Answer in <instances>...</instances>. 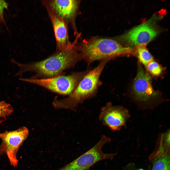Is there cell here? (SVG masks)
<instances>
[{
  "label": "cell",
  "instance_id": "cell-11",
  "mask_svg": "<svg viewBox=\"0 0 170 170\" xmlns=\"http://www.w3.org/2000/svg\"><path fill=\"white\" fill-rule=\"evenodd\" d=\"M53 26L56 46V51L64 49L71 43L69 42L68 25L62 20L48 14Z\"/></svg>",
  "mask_w": 170,
  "mask_h": 170
},
{
  "label": "cell",
  "instance_id": "cell-2",
  "mask_svg": "<svg viewBox=\"0 0 170 170\" xmlns=\"http://www.w3.org/2000/svg\"><path fill=\"white\" fill-rule=\"evenodd\" d=\"M109 60H103L96 67L86 74L68 97L61 100L55 99L53 104L55 107L74 110L79 104L94 96L100 85V75Z\"/></svg>",
  "mask_w": 170,
  "mask_h": 170
},
{
  "label": "cell",
  "instance_id": "cell-8",
  "mask_svg": "<svg viewBox=\"0 0 170 170\" xmlns=\"http://www.w3.org/2000/svg\"><path fill=\"white\" fill-rule=\"evenodd\" d=\"M76 0H43L48 14L54 15L64 21L68 25L74 23L78 10L79 2Z\"/></svg>",
  "mask_w": 170,
  "mask_h": 170
},
{
  "label": "cell",
  "instance_id": "cell-10",
  "mask_svg": "<svg viewBox=\"0 0 170 170\" xmlns=\"http://www.w3.org/2000/svg\"><path fill=\"white\" fill-rule=\"evenodd\" d=\"M132 93L136 99L142 102L151 100L158 95L153 88L150 76L140 65L133 83Z\"/></svg>",
  "mask_w": 170,
  "mask_h": 170
},
{
  "label": "cell",
  "instance_id": "cell-5",
  "mask_svg": "<svg viewBox=\"0 0 170 170\" xmlns=\"http://www.w3.org/2000/svg\"><path fill=\"white\" fill-rule=\"evenodd\" d=\"M111 139L103 135L93 147L75 160L58 170H89L97 162L104 160H112L116 153H107L102 150L103 146Z\"/></svg>",
  "mask_w": 170,
  "mask_h": 170
},
{
  "label": "cell",
  "instance_id": "cell-14",
  "mask_svg": "<svg viewBox=\"0 0 170 170\" xmlns=\"http://www.w3.org/2000/svg\"><path fill=\"white\" fill-rule=\"evenodd\" d=\"M13 110L10 104L4 101H0V117L5 118L12 114Z\"/></svg>",
  "mask_w": 170,
  "mask_h": 170
},
{
  "label": "cell",
  "instance_id": "cell-4",
  "mask_svg": "<svg viewBox=\"0 0 170 170\" xmlns=\"http://www.w3.org/2000/svg\"><path fill=\"white\" fill-rule=\"evenodd\" d=\"M86 74L79 72L67 75H58L51 77L20 78L24 81L35 84L51 91L63 95H70Z\"/></svg>",
  "mask_w": 170,
  "mask_h": 170
},
{
  "label": "cell",
  "instance_id": "cell-7",
  "mask_svg": "<svg viewBox=\"0 0 170 170\" xmlns=\"http://www.w3.org/2000/svg\"><path fill=\"white\" fill-rule=\"evenodd\" d=\"M155 17H153L118 38L131 45L138 46L145 45L157 34L155 27Z\"/></svg>",
  "mask_w": 170,
  "mask_h": 170
},
{
  "label": "cell",
  "instance_id": "cell-6",
  "mask_svg": "<svg viewBox=\"0 0 170 170\" xmlns=\"http://www.w3.org/2000/svg\"><path fill=\"white\" fill-rule=\"evenodd\" d=\"M29 134V130L25 127L0 133V139L1 140L0 156L6 154L11 165L16 167L18 162L17 157V152Z\"/></svg>",
  "mask_w": 170,
  "mask_h": 170
},
{
  "label": "cell",
  "instance_id": "cell-9",
  "mask_svg": "<svg viewBox=\"0 0 170 170\" xmlns=\"http://www.w3.org/2000/svg\"><path fill=\"white\" fill-rule=\"evenodd\" d=\"M128 112L120 106L107 103L101 109L99 116L100 121L112 130H119L129 117Z\"/></svg>",
  "mask_w": 170,
  "mask_h": 170
},
{
  "label": "cell",
  "instance_id": "cell-16",
  "mask_svg": "<svg viewBox=\"0 0 170 170\" xmlns=\"http://www.w3.org/2000/svg\"><path fill=\"white\" fill-rule=\"evenodd\" d=\"M8 4L5 1L0 0V17H3L4 9L8 7Z\"/></svg>",
  "mask_w": 170,
  "mask_h": 170
},
{
  "label": "cell",
  "instance_id": "cell-15",
  "mask_svg": "<svg viewBox=\"0 0 170 170\" xmlns=\"http://www.w3.org/2000/svg\"><path fill=\"white\" fill-rule=\"evenodd\" d=\"M146 67L147 70L153 75L158 76L161 73L162 68L157 62L153 60L149 62Z\"/></svg>",
  "mask_w": 170,
  "mask_h": 170
},
{
  "label": "cell",
  "instance_id": "cell-13",
  "mask_svg": "<svg viewBox=\"0 0 170 170\" xmlns=\"http://www.w3.org/2000/svg\"><path fill=\"white\" fill-rule=\"evenodd\" d=\"M152 170H170V156L166 155L155 163Z\"/></svg>",
  "mask_w": 170,
  "mask_h": 170
},
{
  "label": "cell",
  "instance_id": "cell-1",
  "mask_svg": "<svg viewBox=\"0 0 170 170\" xmlns=\"http://www.w3.org/2000/svg\"><path fill=\"white\" fill-rule=\"evenodd\" d=\"M76 42L75 40L71 43L64 49L56 51L52 55L41 61L27 64L14 61V64L20 68L15 76L21 75L28 71L35 72V77L46 78L59 75L65 70L73 66L81 57Z\"/></svg>",
  "mask_w": 170,
  "mask_h": 170
},
{
  "label": "cell",
  "instance_id": "cell-17",
  "mask_svg": "<svg viewBox=\"0 0 170 170\" xmlns=\"http://www.w3.org/2000/svg\"><path fill=\"white\" fill-rule=\"evenodd\" d=\"M138 170H143L142 169H140Z\"/></svg>",
  "mask_w": 170,
  "mask_h": 170
},
{
  "label": "cell",
  "instance_id": "cell-3",
  "mask_svg": "<svg viewBox=\"0 0 170 170\" xmlns=\"http://www.w3.org/2000/svg\"><path fill=\"white\" fill-rule=\"evenodd\" d=\"M78 48L82 57L89 63L110 60L120 55L131 53L132 49L121 45L111 38L94 37L83 41Z\"/></svg>",
  "mask_w": 170,
  "mask_h": 170
},
{
  "label": "cell",
  "instance_id": "cell-12",
  "mask_svg": "<svg viewBox=\"0 0 170 170\" xmlns=\"http://www.w3.org/2000/svg\"><path fill=\"white\" fill-rule=\"evenodd\" d=\"M136 53L140 61L145 66L149 62L153 60V56L146 48L145 45L138 46Z\"/></svg>",
  "mask_w": 170,
  "mask_h": 170
}]
</instances>
